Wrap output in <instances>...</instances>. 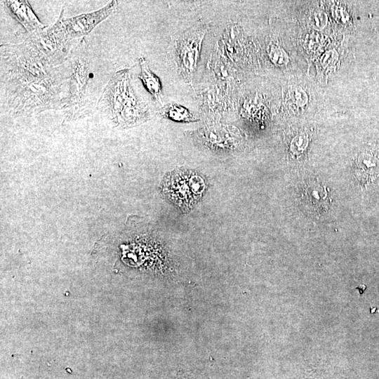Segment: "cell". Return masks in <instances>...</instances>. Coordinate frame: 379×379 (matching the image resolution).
I'll use <instances>...</instances> for the list:
<instances>
[{"label": "cell", "instance_id": "cell-1", "mask_svg": "<svg viewBox=\"0 0 379 379\" xmlns=\"http://www.w3.org/2000/svg\"><path fill=\"white\" fill-rule=\"evenodd\" d=\"M1 78L8 107L15 114H30L62 107L60 84L51 63L27 39L1 46Z\"/></svg>", "mask_w": 379, "mask_h": 379}, {"label": "cell", "instance_id": "cell-2", "mask_svg": "<svg viewBox=\"0 0 379 379\" xmlns=\"http://www.w3.org/2000/svg\"><path fill=\"white\" fill-rule=\"evenodd\" d=\"M72 74L68 95L62 100V108L65 120L81 118L89 112L86 88L89 78V65L84 44L75 47L71 53Z\"/></svg>", "mask_w": 379, "mask_h": 379}, {"label": "cell", "instance_id": "cell-3", "mask_svg": "<svg viewBox=\"0 0 379 379\" xmlns=\"http://www.w3.org/2000/svg\"><path fill=\"white\" fill-rule=\"evenodd\" d=\"M139 102L130 85L128 69L116 72L105 86L100 103L114 123L121 111Z\"/></svg>", "mask_w": 379, "mask_h": 379}, {"label": "cell", "instance_id": "cell-4", "mask_svg": "<svg viewBox=\"0 0 379 379\" xmlns=\"http://www.w3.org/2000/svg\"><path fill=\"white\" fill-rule=\"evenodd\" d=\"M206 29L200 25L188 29L177 41L175 56L180 73L190 79L195 70Z\"/></svg>", "mask_w": 379, "mask_h": 379}, {"label": "cell", "instance_id": "cell-5", "mask_svg": "<svg viewBox=\"0 0 379 379\" xmlns=\"http://www.w3.org/2000/svg\"><path fill=\"white\" fill-rule=\"evenodd\" d=\"M62 12L51 26L32 34L29 39L39 52L53 65L64 55L68 41L62 25Z\"/></svg>", "mask_w": 379, "mask_h": 379}, {"label": "cell", "instance_id": "cell-6", "mask_svg": "<svg viewBox=\"0 0 379 379\" xmlns=\"http://www.w3.org/2000/svg\"><path fill=\"white\" fill-rule=\"evenodd\" d=\"M189 170L176 169L166 174L161 190L166 199L183 212L189 211L196 203L189 186Z\"/></svg>", "mask_w": 379, "mask_h": 379}, {"label": "cell", "instance_id": "cell-7", "mask_svg": "<svg viewBox=\"0 0 379 379\" xmlns=\"http://www.w3.org/2000/svg\"><path fill=\"white\" fill-rule=\"evenodd\" d=\"M117 7L118 2L111 1L98 11L62 18V28L67 40L87 35L95 26L114 13Z\"/></svg>", "mask_w": 379, "mask_h": 379}, {"label": "cell", "instance_id": "cell-8", "mask_svg": "<svg viewBox=\"0 0 379 379\" xmlns=\"http://www.w3.org/2000/svg\"><path fill=\"white\" fill-rule=\"evenodd\" d=\"M4 6L31 35L42 30L45 26L39 20L27 1H4Z\"/></svg>", "mask_w": 379, "mask_h": 379}, {"label": "cell", "instance_id": "cell-9", "mask_svg": "<svg viewBox=\"0 0 379 379\" xmlns=\"http://www.w3.org/2000/svg\"><path fill=\"white\" fill-rule=\"evenodd\" d=\"M139 62L140 66L139 78L156 101L162 105L161 85L159 78L152 72L144 57L139 58Z\"/></svg>", "mask_w": 379, "mask_h": 379}, {"label": "cell", "instance_id": "cell-10", "mask_svg": "<svg viewBox=\"0 0 379 379\" xmlns=\"http://www.w3.org/2000/svg\"><path fill=\"white\" fill-rule=\"evenodd\" d=\"M161 115L176 121H196L195 117L185 107L178 104H168L161 109Z\"/></svg>", "mask_w": 379, "mask_h": 379}, {"label": "cell", "instance_id": "cell-11", "mask_svg": "<svg viewBox=\"0 0 379 379\" xmlns=\"http://www.w3.org/2000/svg\"><path fill=\"white\" fill-rule=\"evenodd\" d=\"M189 186L195 201L200 200L206 189L205 178L195 171L189 172Z\"/></svg>", "mask_w": 379, "mask_h": 379}, {"label": "cell", "instance_id": "cell-12", "mask_svg": "<svg viewBox=\"0 0 379 379\" xmlns=\"http://www.w3.org/2000/svg\"><path fill=\"white\" fill-rule=\"evenodd\" d=\"M306 191V199L309 200V204L320 205L325 202L326 192L320 185L311 186Z\"/></svg>", "mask_w": 379, "mask_h": 379}, {"label": "cell", "instance_id": "cell-13", "mask_svg": "<svg viewBox=\"0 0 379 379\" xmlns=\"http://www.w3.org/2000/svg\"><path fill=\"white\" fill-rule=\"evenodd\" d=\"M307 144V136L305 134H300L291 142V149L293 153L299 154L304 151Z\"/></svg>", "mask_w": 379, "mask_h": 379}, {"label": "cell", "instance_id": "cell-14", "mask_svg": "<svg viewBox=\"0 0 379 379\" xmlns=\"http://www.w3.org/2000/svg\"><path fill=\"white\" fill-rule=\"evenodd\" d=\"M270 56L275 64L279 65H283L288 61V58L286 53L276 46H272L270 47Z\"/></svg>", "mask_w": 379, "mask_h": 379}, {"label": "cell", "instance_id": "cell-15", "mask_svg": "<svg viewBox=\"0 0 379 379\" xmlns=\"http://www.w3.org/2000/svg\"><path fill=\"white\" fill-rule=\"evenodd\" d=\"M366 286L365 285H360L357 286L356 288L359 291V293L362 294L364 291L366 289Z\"/></svg>", "mask_w": 379, "mask_h": 379}, {"label": "cell", "instance_id": "cell-16", "mask_svg": "<svg viewBox=\"0 0 379 379\" xmlns=\"http://www.w3.org/2000/svg\"><path fill=\"white\" fill-rule=\"evenodd\" d=\"M180 379H196V378L185 376V377H182V378H181Z\"/></svg>", "mask_w": 379, "mask_h": 379}]
</instances>
